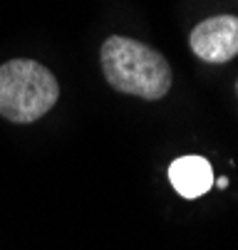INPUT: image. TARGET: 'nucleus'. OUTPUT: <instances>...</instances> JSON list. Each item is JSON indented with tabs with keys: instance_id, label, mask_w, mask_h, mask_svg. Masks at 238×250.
<instances>
[{
	"instance_id": "6",
	"label": "nucleus",
	"mask_w": 238,
	"mask_h": 250,
	"mask_svg": "<svg viewBox=\"0 0 238 250\" xmlns=\"http://www.w3.org/2000/svg\"><path fill=\"white\" fill-rule=\"evenodd\" d=\"M236 89H238V87H236Z\"/></svg>"
},
{
	"instance_id": "4",
	"label": "nucleus",
	"mask_w": 238,
	"mask_h": 250,
	"mask_svg": "<svg viewBox=\"0 0 238 250\" xmlns=\"http://www.w3.org/2000/svg\"><path fill=\"white\" fill-rule=\"evenodd\" d=\"M169 181L184 198H198L214 186V171L211 164L203 156H181L169 166Z\"/></svg>"
},
{
	"instance_id": "5",
	"label": "nucleus",
	"mask_w": 238,
	"mask_h": 250,
	"mask_svg": "<svg viewBox=\"0 0 238 250\" xmlns=\"http://www.w3.org/2000/svg\"><path fill=\"white\" fill-rule=\"evenodd\" d=\"M216 186H218V188H226V186H228V178H226V176H221L218 181H216Z\"/></svg>"
},
{
	"instance_id": "1",
	"label": "nucleus",
	"mask_w": 238,
	"mask_h": 250,
	"mask_svg": "<svg viewBox=\"0 0 238 250\" xmlns=\"http://www.w3.org/2000/svg\"><path fill=\"white\" fill-rule=\"evenodd\" d=\"M99 62L107 82L122 94L161 99L172 87V67L164 55L139 40L112 35L99 50Z\"/></svg>"
},
{
	"instance_id": "2",
	"label": "nucleus",
	"mask_w": 238,
	"mask_h": 250,
	"mask_svg": "<svg viewBox=\"0 0 238 250\" xmlns=\"http://www.w3.org/2000/svg\"><path fill=\"white\" fill-rule=\"evenodd\" d=\"M60 99V84L47 67L32 60H10L0 67V114L15 124L45 117Z\"/></svg>"
},
{
	"instance_id": "3",
	"label": "nucleus",
	"mask_w": 238,
	"mask_h": 250,
	"mask_svg": "<svg viewBox=\"0 0 238 250\" xmlns=\"http://www.w3.org/2000/svg\"><path fill=\"white\" fill-rule=\"evenodd\" d=\"M189 45L194 55L209 64H223L238 55V18L236 15H214L198 22L191 35Z\"/></svg>"
}]
</instances>
